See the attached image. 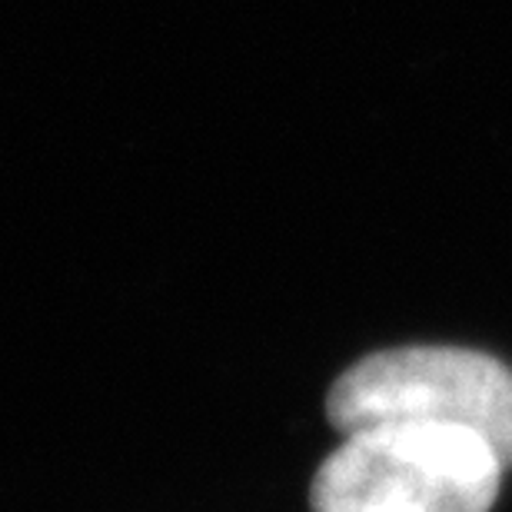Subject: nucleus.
<instances>
[{
  "label": "nucleus",
  "instance_id": "f257e3e1",
  "mask_svg": "<svg viewBox=\"0 0 512 512\" xmlns=\"http://www.w3.org/2000/svg\"><path fill=\"white\" fill-rule=\"evenodd\" d=\"M503 459L463 426L380 423L346 433L313 479V512H489Z\"/></svg>",
  "mask_w": 512,
  "mask_h": 512
},
{
  "label": "nucleus",
  "instance_id": "f03ea898",
  "mask_svg": "<svg viewBox=\"0 0 512 512\" xmlns=\"http://www.w3.org/2000/svg\"><path fill=\"white\" fill-rule=\"evenodd\" d=\"M340 433L380 423L473 429L512 466V370L463 346H399L363 356L326 396Z\"/></svg>",
  "mask_w": 512,
  "mask_h": 512
}]
</instances>
